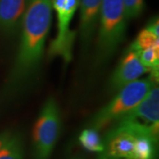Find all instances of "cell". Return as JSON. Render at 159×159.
<instances>
[{"label": "cell", "instance_id": "1", "mask_svg": "<svg viewBox=\"0 0 159 159\" xmlns=\"http://www.w3.org/2000/svg\"><path fill=\"white\" fill-rule=\"evenodd\" d=\"M51 0H30L21 21L20 42L11 73L13 84L21 85L38 68L51 22Z\"/></svg>", "mask_w": 159, "mask_h": 159}, {"label": "cell", "instance_id": "2", "mask_svg": "<svg viewBox=\"0 0 159 159\" xmlns=\"http://www.w3.org/2000/svg\"><path fill=\"white\" fill-rule=\"evenodd\" d=\"M98 20L97 55L101 62L111 57L124 40L127 19L123 0H102Z\"/></svg>", "mask_w": 159, "mask_h": 159}, {"label": "cell", "instance_id": "3", "mask_svg": "<svg viewBox=\"0 0 159 159\" xmlns=\"http://www.w3.org/2000/svg\"><path fill=\"white\" fill-rule=\"evenodd\" d=\"M155 80L151 77L136 80L119 89L118 94L102 107L91 121L94 129H101L111 123H115L125 113L134 108L149 90L155 86Z\"/></svg>", "mask_w": 159, "mask_h": 159}, {"label": "cell", "instance_id": "4", "mask_svg": "<svg viewBox=\"0 0 159 159\" xmlns=\"http://www.w3.org/2000/svg\"><path fill=\"white\" fill-rule=\"evenodd\" d=\"M60 112L54 98H49L40 111L33 130L34 159H49L60 132Z\"/></svg>", "mask_w": 159, "mask_h": 159}, {"label": "cell", "instance_id": "5", "mask_svg": "<svg viewBox=\"0 0 159 159\" xmlns=\"http://www.w3.org/2000/svg\"><path fill=\"white\" fill-rule=\"evenodd\" d=\"M114 125H124L139 134L158 140L159 89L154 86L147 96Z\"/></svg>", "mask_w": 159, "mask_h": 159}, {"label": "cell", "instance_id": "6", "mask_svg": "<svg viewBox=\"0 0 159 159\" xmlns=\"http://www.w3.org/2000/svg\"><path fill=\"white\" fill-rule=\"evenodd\" d=\"M80 0H51L57 15V33L49 48V56L60 57L68 63L73 58L75 33L71 31L70 24L79 6Z\"/></svg>", "mask_w": 159, "mask_h": 159}, {"label": "cell", "instance_id": "7", "mask_svg": "<svg viewBox=\"0 0 159 159\" xmlns=\"http://www.w3.org/2000/svg\"><path fill=\"white\" fill-rule=\"evenodd\" d=\"M139 134L124 125H114L104 138L103 150L98 159H134V144Z\"/></svg>", "mask_w": 159, "mask_h": 159}, {"label": "cell", "instance_id": "8", "mask_svg": "<svg viewBox=\"0 0 159 159\" xmlns=\"http://www.w3.org/2000/svg\"><path fill=\"white\" fill-rule=\"evenodd\" d=\"M146 73H150V69L146 67L141 62L136 52L129 48L110 79V89L111 91H119Z\"/></svg>", "mask_w": 159, "mask_h": 159}, {"label": "cell", "instance_id": "9", "mask_svg": "<svg viewBox=\"0 0 159 159\" xmlns=\"http://www.w3.org/2000/svg\"><path fill=\"white\" fill-rule=\"evenodd\" d=\"M30 0H0V30L13 34L20 28Z\"/></svg>", "mask_w": 159, "mask_h": 159}, {"label": "cell", "instance_id": "10", "mask_svg": "<svg viewBox=\"0 0 159 159\" xmlns=\"http://www.w3.org/2000/svg\"><path fill=\"white\" fill-rule=\"evenodd\" d=\"M102 0H81L80 1V37L83 45H87L95 33Z\"/></svg>", "mask_w": 159, "mask_h": 159}, {"label": "cell", "instance_id": "11", "mask_svg": "<svg viewBox=\"0 0 159 159\" xmlns=\"http://www.w3.org/2000/svg\"><path fill=\"white\" fill-rule=\"evenodd\" d=\"M157 141L147 135H138L134 144V159H155Z\"/></svg>", "mask_w": 159, "mask_h": 159}, {"label": "cell", "instance_id": "12", "mask_svg": "<svg viewBox=\"0 0 159 159\" xmlns=\"http://www.w3.org/2000/svg\"><path fill=\"white\" fill-rule=\"evenodd\" d=\"M0 159H23V146L19 135H9L0 149Z\"/></svg>", "mask_w": 159, "mask_h": 159}, {"label": "cell", "instance_id": "13", "mask_svg": "<svg viewBox=\"0 0 159 159\" xmlns=\"http://www.w3.org/2000/svg\"><path fill=\"white\" fill-rule=\"evenodd\" d=\"M79 141L82 147L87 150L93 152H102L103 150V142L97 131L94 128H88L81 132Z\"/></svg>", "mask_w": 159, "mask_h": 159}, {"label": "cell", "instance_id": "14", "mask_svg": "<svg viewBox=\"0 0 159 159\" xmlns=\"http://www.w3.org/2000/svg\"><path fill=\"white\" fill-rule=\"evenodd\" d=\"M159 37L150 32L148 29H144L137 35L136 39L131 44L130 49L135 52L148 49L150 47H159Z\"/></svg>", "mask_w": 159, "mask_h": 159}, {"label": "cell", "instance_id": "15", "mask_svg": "<svg viewBox=\"0 0 159 159\" xmlns=\"http://www.w3.org/2000/svg\"><path fill=\"white\" fill-rule=\"evenodd\" d=\"M127 20L138 17L143 10V0H123Z\"/></svg>", "mask_w": 159, "mask_h": 159}, {"label": "cell", "instance_id": "16", "mask_svg": "<svg viewBox=\"0 0 159 159\" xmlns=\"http://www.w3.org/2000/svg\"><path fill=\"white\" fill-rule=\"evenodd\" d=\"M146 29H148L149 30L150 32H152L155 35H157V36H158L159 37V25H158V19L157 18H155L153 19L152 20H150L149 22H148V26L145 28Z\"/></svg>", "mask_w": 159, "mask_h": 159}, {"label": "cell", "instance_id": "17", "mask_svg": "<svg viewBox=\"0 0 159 159\" xmlns=\"http://www.w3.org/2000/svg\"><path fill=\"white\" fill-rule=\"evenodd\" d=\"M8 135H9V133H5V134L0 135V149L2 148V146H3V144H4V142H5Z\"/></svg>", "mask_w": 159, "mask_h": 159}, {"label": "cell", "instance_id": "18", "mask_svg": "<svg viewBox=\"0 0 159 159\" xmlns=\"http://www.w3.org/2000/svg\"><path fill=\"white\" fill-rule=\"evenodd\" d=\"M72 159H83V158H81V157H74V158H72Z\"/></svg>", "mask_w": 159, "mask_h": 159}]
</instances>
